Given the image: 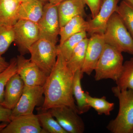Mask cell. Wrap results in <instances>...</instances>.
Wrapping results in <instances>:
<instances>
[{
  "mask_svg": "<svg viewBox=\"0 0 133 133\" xmlns=\"http://www.w3.org/2000/svg\"><path fill=\"white\" fill-rule=\"evenodd\" d=\"M43 4L38 0H26L21 3L17 14L18 20L38 23L42 16Z\"/></svg>",
  "mask_w": 133,
  "mask_h": 133,
  "instance_id": "16",
  "label": "cell"
},
{
  "mask_svg": "<svg viewBox=\"0 0 133 133\" xmlns=\"http://www.w3.org/2000/svg\"><path fill=\"white\" fill-rule=\"evenodd\" d=\"M85 5L84 0H65L57 5L60 28L75 17H84Z\"/></svg>",
  "mask_w": 133,
  "mask_h": 133,
  "instance_id": "15",
  "label": "cell"
},
{
  "mask_svg": "<svg viewBox=\"0 0 133 133\" xmlns=\"http://www.w3.org/2000/svg\"><path fill=\"white\" fill-rule=\"evenodd\" d=\"M88 40L87 37L81 41L73 50L69 61L66 62L68 68L74 74L78 70H81L83 67Z\"/></svg>",
  "mask_w": 133,
  "mask_h": 133,
  "instance_id": "20",
  "label": "cell"
},
{
  "mask_svg": "<svg viewBox=\"0 0 133 133\" xmlns=\"http://www.w3.org/2000/svg\"><path fill=\"white\" fill-rule=\"evenodd\" d=\"M52 116L67 133H83L85 125L82 118L74 109L63 106L49 109Z\"/></svg>",
  "mask_w": 133,
  "mask_h": 133,
  "instance_id": "9",
  "label": "cell"
},
{
  "mask_svg": "<svg viewBox=\"0 0 133 133\" xmlns=\"http://www.w3.org/2000/svg\"><path fill=\"white\" fill-rule=\"evenodd\" d=\"M91 36L88 40L85 59L81 70L84 74L88 76L94 71L106 44L104 34L95 33Z\"/></svg>",
  "mask_w": 133,
  "mask_h": 133,
  "instance_id": "11",
  "label": "cell"
},
{
  "mask_svg": "<svg viewBox=\"0 0 133 133\" xmlns=\"http://www.w3.org/2000/svg\"><path fill=\"white\" fill-rule=\"evenodd\" d=\"M132 133H133V131H132Z\"/></svg>",
  "mask_w": 133,
  "mask_h": 133,
  "instance_id": "36",
  "label": "cell"
},
{
  "mask_svg": "<svg viewBox=\"0 0 133 133\" xmlns=\"http://www.w3.org/2000/svg\"><path fill=\"white\" fill-rule=\"evenodd\" d=\"M38 1L42 2L44 4V3H46L49 2V0H38Z\"/></svg>",
  "mask_w": 133,
  "mask_h": 133,
  "instance_id": "34",
  "label": "cell"
},
{
  "mask_svg": "<svg viewBox=\"0 0 133 133\" xmlns=\"http://www.w3.org/2000/svg\"><path fill=\"white\" fill-rule=\"evenodd\" d=\"M122 52L106 43L94 71L96 81L111 79L116 81L123 67Z\"/></svg>",
  "mask_w": 133,
  "mask_h": 133,
  "instance_id": "4",
  "label": "cell"
},
{
  "mask_svg": "<svg viewBox=\"0 0 133 133\" xmlns=\"http://www.w3.org/2000/svg\"><path fill=\"white\" fill-rule=\"evenodd\" d=\"M18 1H19L20 2H23L25 1H26V0H18Z\"/></svg>",
  "mask_w": 133,
  "mask_h": 133,
  "instance_id": "35",
  "label": "cell"
},
{
  "mask_svg": "<svg viewBox=\"0 0 133 133\" xmlns=\"http://www.w3.org/2000/svg\"><path fill=\"white\" fill-rule=\"evenodd\" d=\"M44 95V86H24L23 92L19 101L12 110L10 120L17 116L33 113Z\"/></svg>",
  "mask_w": 133,
  "mask_h": 133,
  "instance_id": "10",
  "label": "cell"
},
{
  "mask_svg": "<svg viewBox=\"0 0 133 133\" xmlns=\"http://www.w3.org/2000/svg\"><path fill=\"white\" fill-rule=\"evenodd\" d=\"M74 76L62 54L57 51L56 63L44 86V98L42 109L66 106L78 113L72 93Z\"/></svg>",
  "mask_w": 133,
  "mask_h": 133,
  "instance_id": "1",
  "label": "cell"
},
{
  "mask_svg": "<svg viewBox=\"0 0 133 133\" xmlns=\"http://www.w3.org/2000/svg\"><path fill=\"white\" fill-rule=\"evenodd\" d=\"M37 24L40 38H45L56 44L60 29L57 5L49 2L45 3L42 16Z\"/></svg>",
  "mask_w": 133,
  "mask_h": 133,
  "instance_id": "6",
  "label": "cell"
},
{
  "mask_svg": "<svg viewBox=\"0 0 133 133\" xmlns=\"http://www.w3.org/2000/svg\"><path fill=\"white\" fill-rule=\"evenodd\" d=\"M7 125V124L6 123H5V124H1L0 125V132H1L3 129Z\"/></svg>",
  "mask_w": 133,
  "mask_h": 133,
  "instance_id": "32",
  "label": "cell"
},
{
  "mask_svg": "<svg viewBox=\"0 0 133 133\" xmlns=\"http://www.w3.org/2000/svg\"><path fill=\"white\" fill-rule=\"evenodd\" d=\"M12 110L0 105V122L9 123L11 121Z\"/></svg>",
  "mask_w": 133,
  "mask_h": 133,
  "instance_id": "29",
  "label": "cell"
},
{
  "mask_svg": "<svg viewBox=\"0 0 133 133\" xmlns=\"http://www.w3.org/2000/svg\"><path fill=\"white\" fill-rule=\"evenodd\" d=\"M119 0H102L97 14L88 22L87 32L90 35L104 34L109 19L116 12Z\"/></svg>",
  "mask_w": 133,
  "mask_h": 133,
  "instance_id": "12",
  "label": "cell"
},
{
  "mask_svg": "<svg viewBox=\"0 0 133 133\" xmlns=\"http://www.w3.org/2000/svg\"><path fill=\"white\" fill-rule=\"evenodd\" d=\"M31 62L49 76L56 63L57 56V45L45 38H40L29 50Z\"/></svg>",
  "mask_w": 133,
  "mask_h": 133,
  "instance_id": "5",
  "label": "cell"
},
{
  "mask_svg": "<svg viewBox=\"0 0 133 133\" xmlns=\"http://www.w3.org/2000/svg\"><path fill=\"white\" fill-rule=\"evenodd\" d=\"M7 68L0 73V105L3 101L6 84L10 78L17 73L16 58H13Z\"/></svg>",
  "mask_w": 133,
  "mask_h": 133,
  "instance_id": "27",
  "label": "cell"
},
{
  "mask_svg": "<svg viewBox=\"0 0 133 133\" xmlns=\"http://www.w3.org/2000/svg\"><path fill=\"white\" fill-rule=\"evenodd\" d=\"M87 32H80L66 39L63 43L57 45L58 52L61 53L66 62H68L71 56L72 52L81 41L87 37Z\"/></svg>",
  "mask_w": 133,
  "mask_h": 133,
  "instance_id": "22",
  "label": "cell"
},
{
  "mask_svg": "<svg viewBox=\"0 0 133 133\" xmlns=\"http://www.w3.org/2000/svg\"><path fill=\"white\" fill-rule=\"evenodd\" d=\"M37 115L40 125L45 133H67L55 119L49 110L39 108Z\"/></svg>",
  "mask_w": 133,
  "mask_h": 133,
  "instance_id": "21",
  "label": "cell"
},
{
  "mask_svg": "<svg viewBox=\"0 0 133 133\" xmlns=\"http://www.w3.org/2000/svg\"><path fill=\"white\" fill-rule=\"evenodd\" d=\"M84 1L90 10L92 18L95 17L99 12L102 0H84Z\"/></svg>",
  "mask_w": 133,
  "mask_h": 133,
  "instance_id": "28",
  "label": "cell"
},
{
  "mask_svg": "<svg viewBox=\"0 0 133 133\" xmlns=\"http://www.w3.org/2000/svg\"><path fill=\"white\" fill-rule=\"evenodd\" d=\"M116 12L120 17L133 38V6L122 0L117 6Z\"/></svg>",
  "mask_w": 133,
  "mask_h": 133,
  "instance_id": "25",
  "label": "cell"
},
{
  "mask_svg": "<svg viewBox=\"0 0 133 133\" xmlns=\"http://www.w3.org/2000/svg\"><path fill=\"white\" fill-rule=\"evenodd\" d=\"M15 41L21 55L29 52V50L40 38L37 23L26 20H19L13 26Z\"/></svg>",
  "mask_w": 133,
  "mask_h": 133,
  "instance_id": "7",
  "label": "cell"
},
{
  "mask_svg": "<svg viewBox=\"0 0 133 133\" xmlns=\"http://www.w3.org/2000/svg\"><path fill=\"white\" fill-rule=\"evenodd\" d=\"M119 102L118 115L108 125L107 128L112 133H132L133 130V91L120 90L117 87L112 88Z\"/></svg>",
  "mask_w": 133,
  "mask_h": 133,
  "instance_id": "2",
  "label": "cell"
},
{
  "mask_svg": "<svg viewBox=\"0 0 133 133\" xmlns=\"http://www.w3.org/2000/svg\"><path fill=\"white\" fill-rule=\"evenodd\" d=\"M9 62L6 61L5 58L0 56V73L6 70L9 65Z\"/></svg>",
  "mask_w": 133,
  "mask_h": 133,
  "instance_id": "30",
  "label": "cell"
},
{
  "mask_svg": "<svg viewBox=\"0 0 133 133\" xmlns=\"http://www.w3.org/2000/svg\"><path fill=\"white\" fill-rule=\"evenodd\" d=\"M17 73L25 85L30 87L44 86L48 76L37 65L26 59L23 55L16 58Z\"/></svg>",
  "mask_w": 133,
  "mask_h": 133,
  "instance_id": "8",
  "label": "cell"
},
{
  "mask_svg": "<svg viewBox=\"0 0 133 133\" xmlns=\"http://www.w3.org/2000/svg\"><path fill=\"white\" fill-rule=\"evenodd\" d=\"M65 0H49V2L54 5H58L60 3Z\"/></svg>",
  "mask_w": 133,
  "mask_h": 133,
  "instance_id": "31",
  "label": "cell"
},
{
  "mask_svg": "<svg viewBox=\"0 0 133 133\" xmlns=\"http://www.w3.org/2000/svg\"><path fill=\"white\" fill-rule=\"evenodd\" d=\"M86 96L87 104L90 107L92 108L98 114L110 115L111 112L114 109V103L108 101L104 96L101 98L94 97L87 92H86Z\"/></svg>",
  "mask_w": 133,
  "mask_h": 133,
  "instance_id": "24",
  "label": "cell"
},
{
  "mask_svg": "<svg viewBox=\"0 0 133 133\" xmlns=\"http://www.w3.org/2000/svg\"><path fill=\"white\" fill-rule=\"evenodd\" d=\"M87 28L88 22L86 21L83 16L75 17L60 28L59 35L60 37L59 44L73 35L83 31L87 32Z\"/></svg>",
  "mask_w": 133,
  "mask_h": 133,
  "instance_id": "18",
  "label": "cell"
},
{
  "mask_svg": "<svg viewBox=\"0 0 133 133\" xmlns=\"http://www.w3.org/2000/svg\"><path fill=\"white\" fill-rule=\"evenodd\" d=\"M0 133H45L37 115H24L14 118Z\"/></svg>",
  "mask_w": 133,
  "mask_h": 133,
  "instance_id": "13",
  "label": "cell"
},
{
  "mask_svg": "<svg viewBox=\"0 0 133 133\" xmlns=\"http://www.w3.org/2000/svg\"><path fill=\"white\" fill-rule=\"evenodd\" d=\"M84 73L81 70H79L74 74L72 84V93L77 102L78 113L82 114L89 111L90 107L86 101V92L82 89L81 80Z\"/></svg>",
  "mask_w": 133,
  "mask_h": 133,
  "instance_id": "19",
  "label": "cell"
},
{
  "mask_svg": "<svg viewBox=\"0 0 133 133\" xmlns=\"http://www.w3.org/2000/svg\"><path fill=\"white\" fill-rule=\"evenodd\" d=\"M15 41L13 26L0 25V56H2L7 51Z\"/></svg>",
  "mask_w": 133,
  "mask_h": 133,
  "instance_id": "26",
  "label": "cell"
},
{
  "mask_svg": "<svg viewBox=\"0 0 133 133\" xmlns=\"http://www.w3.org/2000/svg\"><path fill=\"white\" fill-rule=\"evenodd\" d=\"M24 82L17 73L13 75L5 87L4 99L1 105L12 110L21 97L24 90Z\"/></svg>",
  "mask_w": 133,
  "mask_h": 133,
  "instance_id": "14",
  "label": "cell"
},
{
  "mask_svg": "<svg viewBox=\"0 0 133 133\" xmlns=\"http://www.w3.org/2000/svg\"><path fill=\"white\" fill-rule=\"evenodd\" d=\"M104 36L106 43L133 56V37L116 12L109 19Z\"/></svg>",
  "mask_w": 133,
  "mask_h": 133,
  "instance_id": "3",
  "label": "cell"
},
{
  "mask_svg": "<svg viewBox=\"0 0 133 133\" xmlns=\"http://www.w3.org/2000/svg\"><path fill=\"white\" fill-rule=\"evenodd\" d=\"M119 90L133 91V58L123 64L120 74L115 81Z\"/></svg>",
  "mask_w": 133,
  "mask_h": 133,
  "instance_id": "23",
  "label": "cell"
},
{
  "mask_svg": "<svg viewBox=\"0 0 133 133\" xmlns=\"http://www.w3.org/2000/svg\"><path fill=\"white\" fill-rule=\"evenodd\" d=\"M125 1L129 3H130L131 5H132L133 6V0H125Z\"/></svg>",
  "mask_w": 133,
  "mask_h": 133,
  "instance_id": "33",
  "label": "cell"
},
{
  "mask_svg": "<svg viewBox=\"0 0 133 133\" xmlns=\"http://www.w3.org/2000/svg\"><path fill=\"white\" fill-rule=\"evenodd\" d=\"M18 0H0V25L14 26L18 21Z\"/></svg>",
  "mask_w": 133,
  "mask_h": 133,
  "instance_id": "17",
  "label": "cell"
}]
</instances>
